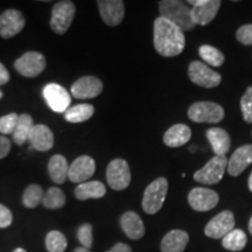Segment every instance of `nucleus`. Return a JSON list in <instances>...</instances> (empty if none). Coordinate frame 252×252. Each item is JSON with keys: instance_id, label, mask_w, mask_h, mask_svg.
<instances>
[{"instance_id": "nucleus-1", "label": "nucleus", "mask_w": 252, "mask_h": 252, "mask_svg": "<svg viewBox=\"0 0 252 252\" xmlns=\"http://www.w3.org/2000/svg\"><path fill=\"white\" fill-rule=\"evenodd\" d=\"M154 48L165 58L180 55L186 46L184 31L165 18L158 17L154 21Z\"/></svg>"}, {"instance_id": "nucleus-2", "label": "nucleus", "mask_w": 252, "mask_h": 252, "mask_svg": "<svg viewBox=\"0 0 252 252\" xmlns=\"http://www.w3.org/2000/svg\"><path fill=\"white\" fill-rule=\"evenodd\" d=\"M159 17L165 18L181 31L194 30L195 25L191 15V8L180 0H161L159 1Z\"/></svg>"}, {"instance_id": "nucleus-3", "label": "nucleus", "mask_w": 252, "mask_h": 252, "mask_svg": "<svg viewBox=\"0 0 252 252\" xmlns=\"http://www.w3.org/2000/svg\"><path fill=\"white\" fill-rule=\"evenodd\" d=\"M168 193V181L165 178H158L147 186L143 196V209L149 215H154L161 209Z\"/></svg>"}, {"instance_id": "nucleus-4", "label": "nucleus", "mask_w": 252, "mask_h": 252, "mask_svg": "<svg viewBox=\"0 0 252 252\" xmlns=\"http://www.w3.org/2000/svg\"><path fill=\"white\" fill-rule=\"evenodd\" d=\"M226 167L228 159L225 156H215L208 161L202 168L194 173L193 178L196 182L203 185H216L222 180Z\"/></svg>"}, {"instance_id": "nucleus-5", "label": "nucleus", "mask_w": 252, "mask_h": 252, "mask_svg": "<svg viewBox=\"0 0 252 252\" xmlns=\"http://www.w3.org/2000/svg\"><path fill=\"white\" fill-rule=\"evenodd\" d=\"M188 117L195 123L216 124L224 118V109L214 102H197L189 108Z\"/></svg>"}, {"instance_id": "nucleus-6", "label": "nucleus", "mask_w": 252, "mask_h": 252, "mask_svg": "<svg viewBox=\"0 0 252 252\" xmlns=\"http://www.w3.org/2000/svg\"><path fill=\"white\" fill-rule=\"evenodd\" d=\"M75 4L69 0L58 1L53 6L50 27L56 34H64L69 30L75 18Z\"/></svg>"}, {"instance_id": "nucleus-7", "label": "nucleus", "mask_w": 252, "mask_h": 252, "mask_svg": "<svg viewBox=\"0 0 252 252\" xmlns=\"http://www.w3.org/2000/svg\"><path fill=\"white\" fill-rule=\"evenodd\" d=\"M188 75L190 81L198 87L212 89L220 86L222 77L219 72L212 70L206 63L200 61H193L188 67Z\"/></svg>"}, {"instance_id": "nucleus-8", "label": "nucleus", "mask_w": 252, "mask_h": 252, "mask_svg": "<svg viewBox=\"0 0 252 252\" xmlns=\"http://www.w3.org/2000/svg\"><path fill=\"white\" fill-rule=\"evenodd\" d=\"M46 58L39 52H27L14 62V68L25 77H36L45 70Z\"/></svg>"}, {"instance_id": "nucleus-9", "label": "nucleus", "mask_w": 252, "mask_h": 252, "mask_svg": "<svg viewBox=\"0 0 252 252\" xmlns=\"http://www.w3.org/2000/svg\"><path fill=\"white\" fill-rule=\"evenodd\" d=\"M106 180L113 190H123L131 182V171L124 159H115L106 168Z\"/></svg>"}, {"instance_id": "nucleus-10", "label": "nucleus", "mask_w": 252, "mask_h": 252, "mask_svg": "<svg viewBox=\"0 0 252 252\" xmlns=\"http://www.w3.org/2000/svg\"><path fill=\"white\" fill-rule=\"evenodd\" d=\"M195 25L206 26L215 19L220 7V0H188Z\"/></svg>"}, {"instance_id": "nucleus-11", "label": "nucleus", "mask_w": 252, "mask_h": 252, "mask_svg": "<svg viewBox=\"0 0 252 252\" xmlns=\"http://www.w3.org/2000/svg\"><path fill=\"white\" fill-rule=\"evenodd\" d=\"M43 97L53 111L62 113L69 109L71 103L70 94L58 83H48L43 89Z\"/></svg>"}, {"instance_id": "nucleus-12", "label": "nucleus", "mask_w": 252, "mask_h": 252, "mask_svg": "<svg viewBox=\"0 0 252 252\" xmlns=\"http://www.w3.org/2000/svg\"><path fill=\"white\" fill-rule=\"evenodd\" d=\"M219 201V194L208 188L196 187L191 189L188 195L189 206L196 212H209L217 206Z\"/></svg>"}, {"instance_id": "nucleus-13", "label": "nucleus", "mask_w": 252, "mask_h": 252, "mask_svg": "<svg viewBox=\"0 0 252 252\" xmlns=\"http://www.w3.org/2000/svg\"><path fill=\"white\" fill-rule=\"evenodd\" d=\"M235 229V216L230 210L220 213L204 228V234L209 238L219 239Z\"/></svg>"}, {"instance_id": "nucleus-14", "label": "nucleus", "mask_w": 252, "mask_h": 252, "mask_svg": "<svg viewBox=\"0 0 252 252\" xmlns=\"http://www.w3.org/2000/svg\"><path fill=\"white\" fill-rule=\"evenodd\" d=\"M25 20L24 14L18 9H7L0 14V36L4 39H11L24 30Z\"/></svg>"}, {"instance_id": "nucleus-15", "label": "nucleus", "mask_w": 252, "mask_h": 252, "mask_svg": "<svg viewBox=\"0 0 252 252\" xmlns=\"http://www.w3.org/2000/svg\"><path fill=\"white\" fill-rule=\"evenodd\" d=\"M96 171V162L89 156H81L69 165L68 179L74 184H83L89 180Z\"/></svg>"}, {"instance_id": "nucleus-16", "label": "nucleus", "mask_w": 252, "mask_h": 252, "mask_svg": "<svg viewBox=\"0 0 252 252\" xmlns=\"http://www.w3.org/2000/svg\"><path fill=\"white\" fill-rule=\"evenodd\" d=\"M103 91V82L94 76L78 78L71 86V94L77 99L94 98Z\"/></svg>"}, {"instance_id": "nucleus-17", "label": "nucleus", "mask_w": 252, "mask_h": 252, "mask_svg": "<svg viewBox=\"0 0 252 252\" xmlns=\"http://www.w3.org/2000/svg\"><path fill=\"white\" fill-rule=\"evenodd\" d=\"M97 5L100 18L108 26H118L124 19L125 7L122 0H98Z\"/></svg>"}, {"instance_id": "nucleus-18", "label": "nucleus", "mask_w": 252, "mask_h": 252, "mask_svg": "<svg viewBox=\"0 0 252 252\" xmlns=\"http://www.w3.org/2000/svg\"><path fill=\"white\" fill-rule=\"evenodd\" d=\"M252 163V145L238 147L228 160V173L231 176H238Z\"/></svg>"}, {"instance_id": "nucleus-19", "label": "nucleus", "mask_w": 252, "mask_h": 252, "mask_svg": "<svg viewBox=\"0 0 252 252\" xmlns=\"http://www.w3.org/2000/svg\"><path fill=\"white\" fill-rule=\"evenodd\" d=\"M28 141L34 150L39 152H47L54 146V134L48 126L37 124L32 128Z\"/></svg>"}, {"instance_id": "nucleus-20", "label": "nucleus", "mask_w": 252, "mask_h": 252, "mask_svg": "<svg viewBox=\"0 0 252 252\" xmlns=\"http://www.w3.org/2000/svg\"><path fill=\"white\" fill-rule=\"evenodd\" d=\"M121 226L130 239L138 241L145 235V225L140 216L134 212H126L121 219Z\"/></svg>"}, {"instance_id": "nucleus-21", "label": "nucleus", "mask_w": 252, "mask_h": 252, "mask_svg": "<svg viewBox=\"0 0 252 252\" xmlns=\"http://www.w3.org/2000/svg\"><path fill=\"white\" fill-rule=\"evenodd\" d=\"M189 242V235L184 230L175 229L169 231L162 238L160 249L161 252H184Z\"/></svg>"}, {"instance_id": "nucleus-22", "label": "nucleus", "mask_w": 252, "mask_h": 252, "mask_svg": "<svg viewBox=\"0 0 252 252\" xmlns=\"http://www.w3.org/2000/svg\"><path fill=\"white\" fill-rule=\"evenodd\" d=\"M206 135L216 156H225L229 152L231 147V139L225 130L220 127H212L207 131Z\"/></svg>"}, {"instance_id": "nucleus-23", "label": "nucleus", "mask_w": 252, "mask_h": 252, "mask_svg": "<svg viewBox=\"0 0 252 252\" xmlns=\"http://www.w3.org/2000/svg\"><path fill=\"white\" fill-rule=\"evenodd\" d=\"M191 131L187 125L175 124L163 135V143L168 147H181L190 140Z\"/></svg>"}, {"instance_id": "nucleus-24", "label": "nucleus", "mask_w": 252, "mask_h": 252, "mask_svg": "<svg viewBox=\"0 0 252 252\" xmlns=\"http://www.w3.org/2000/svg\"><path fill=\"white\" fill-rule=\"evenodd\" d=\"M69 163L64 157L61 154H55L54 157L50 158L48 162V173L50 179L58 185L64 184L68 179Z\"/></svg>"}, {"instance_id": "nucleus-25", "label": "nucleus", "mask_w": 252, "mask_h": 252, "mask_svg": "<svg viewBox=\"0 0 252 252\" xmlns=\"http://www.w3.org/2000/svg\"><path fill=\"white\" fill-rule=\"evenodd\" d=\"M105 194L106 188L100 181L83 182L75 188V196L80 201L90 200V198H102Z\"/></svg>"}, {"instance_id": "nucleus-26", "label": "nucleus", "mask_w": 252, "mask_h": 252, "mask_svg": "<svg viewBox=\"0 0 252 252\" xmlns=\"http://www.w3.org/2000/svg\"><path fill=\"white\" fill-rule=\"evenodd\" d=\"M94 113V108L90 104H77L64 112L65 121L69 123H83L89 121Z\"/></svg>"}, {"instance_id": "nucleus-27", "label": "nucleus", "mask_w": 252, "mask_h": 252, "mask_svg": "<svg viewBox=\"0 0 252 252\" xmlns=\"http://www.w3.org/2000/svg\"><path fill=\"white\" fill-rule=\"evenodd\" d=\"M34 123L33 118L31 117L27 113H24V115L19 116L18 119V125L15 127L13 135V141L17 145H24L28 140V137H30V133L33 128Z\"/></svg>"}, {"instance_id": "nucleus-28", "label": "nucleus", "mask_w": 252, "mask_h": 252, "mask_svg": "<svg viewBox=\"0 0 252 252\" xmlns=\"http://www.w3.org/2000/svg\"><path fill=\"white\" fill-rule=\"evenodd\" d=\"M247 234L241 229H234L222 238V245L229 251H242L247 245Z\"/></svg>"}, {"instance_id": "nucleus-29", "label": "nucleus", "mask_w": 252, "mask_h": 252, "mask_svg": "<svg viewBox=\"0 0 252 252\" xmlns=\"http://www.w3.org/2000/svg\"><path fill=\"white\" fill-rule=\"evenodd\" d=\"M42 204L47 209H60L65 204V195L58 187L49 188L43 195Z\"/></svg>"}, {"instance_id": "nucleus-30", "label": "nucleus", "mask_w": 252, "mask_h": 252, "mask_svg": "<svg viewBox=\"0 0 252 252\" xmlns=\"http://www.w3.org/2000/svg\"><path fill=\"white\" fill-rule=\"evenodd\" d=\"M198 54H200L203 61H206V63L213 65V67H220L224 63V55H223V53L213 46H201L200 49H198Z\"/></svg>"}, {"instance_id": "nucleus-31", "label": "nucleus", "mask_w": 252, "mask_h": 252, "mask_svg": "<svg viewBox=\"0 0 252 252\" xmlns=\"http://www.w3.org/2000/svg\"><path fill=\"white\" fill-rule=\"evenodd\" d=\"M67 238L58 230H52L46 236V248L48 252H64L67 249Z\"/></svg>"}, {"instance_id": "nucleus-32", "label": "nucleus", "mask_w": 252, "mask_h": 252, "mask_svg": "<svg viewBox=\"0 0 252 252\" xmlns=\"http://www.w3.org/2000/svg\"><path fill=\"white\" fill-rule=\"evenodd\" d=\"M43 189L39 185H31L28 186L24 193L23 202L24 206L27 208H36L40 203H42L43 200Z\"/></svg>"}, {"instance_id": "nucleus-33", "label": "nucleus", "mask_w": 252, "mask_h": 252, "mask_svg": "<svg viewBox=\"0 0 252 252\" xmlns=\"http://www.w3.org/2000/svg\"><path fill=\"white\" fill-rule=\"evenodd\" d=\"M78 242L82 244V248L89 249L93 247L94 237H93V225L90 223H84L77 230Z\"/></svg>"}, {"instance_id": "nucleus-34", "label": "nucleus", "mask_w": 252, "mask_h": 252, "mask_svg": "<svg viewBox=\"0 0 252 252\" xmlns=\"http://www.w3.org/2000/svg\"><path fill=\"white\" fill-rule=\"evenodd\" d=\"M19 116L17 113H8L0 118V133L13 134L18 125Z\"/></svg>"}, {"instance_id": "nucleus-35", "label": "nucleus", "mask_w": 252, "mask_h": 252, "mask_svg": "<svg viewBox=\"0 0 252 252\" xmlns=\"http://www.w3.org/2000/svg\"><path fill=\"white\" fill-rule=\"evenodd\" d=\"M241 110L247 123H252V87L248 88L241 98Z\"/></svg>"}, {"instance_id": "nucleus-36", "label": "nucleus", "mask_w": 252, "mask_h": 252, "mask_svg": "<svg viewBox=\"0 0 252 252\" xmlns=\"http://www.w3.org/2000/svg\"><path fill=\"white\" fill-rule=\"evenodd\" d=\"M236 37L242 45L252 46V24L239 27L237 33H236Z\"/></svg>"}, {"instance_id": "nucleus-37", "label": "nucleus", "mask_w": 252, "mask_h": 252, "mask_svg": "<svg viewBox=\"0 0 252 252\" xmlns=\"http://www.w3.org/2000/svg\"><path fill=\"white\" fill-rule=\"evenodd\" d=\"M12 222H13V215H12L11 210L0 203V229L8 228Z\"/></svg>"}, {"instance_id": "nucleus-38", "label": "nucleus", "mask_w": 252, "mask_h": 252, "mask_svg": "<svg viewBox=\"0 0 252 252\" xmlns=\"http://www.w3.org/2000/svg\"><path fill=\"white\" fill-rule=\"evenodd\" d=\"M11 151V141L5 135H0V159H4Z\"/></svg>"}, {"instance_id": "nucleus-39", "label": "nucleus", "mask_w": 252, "mask_h": 252, "mask_svg": "<svg viewBox=\"0 0 252 252\" xmlns=\"http://www.w3.org/2000/svg\"><path fill=\"white\" fill-rule=\"evenodd\" d=\"M9 81V72L5 65L0 62V86H5Z\"/></svg>"}, {"instance_id": "nucleus-40", "label": "nucleus", "mask_w": 252, "mask_h": 252, "mask_svg": "<svg viewBox=\"0 0 252 252\" xmlns=\"http://www.w3.org/2000/svg\"><path fill=\"white\" fill-rule=\"evenodd\" d=\"M106 252H132V249L130 245L125 243H117Z\"/></svg>"}, {"instance_id": "nucleus-41", "label": "nucleus", "mask_w": 252, "mask_h": 252, "mask_svg": "<svg viewBox=\"0 0 252 252\" xmlns=\"http://www.w3.org/2000/svg\"><path fill=\"white\" fill-rule=\"evenodd\" d=\"M74 252H93L91 250H89V249H86V248H76L75 249Z\"/></svg>"}, {"instance_id": "nucleus-42", "label": "nucleus", "mask_w": 252, "mask_h": 252, "mask_svg": "<svg viewBox=\"0 0 252 252\" xmlns=\"http://www.w3.org/2000/svg\"><path fill=\"white\" fill-rule=\"evenodd\" d=\"M249 189L252 191V173L250 174V176H249Z\"/></svg>"}, {"instance_id": "nucleus-43", "label": "nucleus", "mask_w": 252, "mask_h": 252, "mask_svg": "<svg viewBox=\"0 0 252 252\" xmlns=\"http://www.w3.org/2000/svg\"><path fill=\"white\" fill-rule=\"evenodd\" d=\"M249 231H250V234L252 235V216L250 220H249Z\"/></svg>"}, {"instance_id": "nucleus-44", "label": "nucleus", "mask_w": 252, "mask_h": 252, "mask_svg": "<svg viewBox=\"0 0 252 252\" xmlns=\"http://www.w3.org/2000/svg\"><path fill=\"white\" fill-rule=\"evenodd\" d=\"M13 252H27V251L25 250V249H23V248H18V249H15Z\"/></svg>"}, {"instance_id": "nucleus-45", "label": "nucleus", "mask_w": 252, "mask_h": 252, "mask_svg": "<svg viewBox=\"0 0 252 252\" xmlns=\"http://www.w3.org/2000/svg\"><path fill=\"white\" fill-rule=\"evenodd\" d=\"M1 97H2V93H1V91H0V98H1Z\"/></svg>"}]
</instances>
